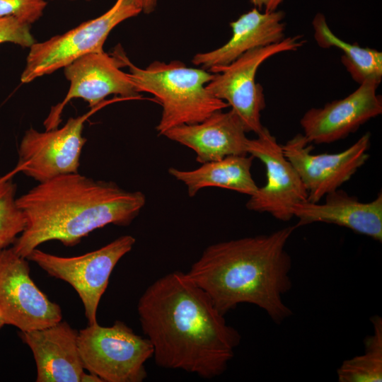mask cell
I'll return each instance as SVG.
<instances>
[{
  "label": "cell",
  "instance_id": "1",
  "mask_svg": "<svg viewBox=\"0 0 382 382\" xmlns=\"http://www.w3.org/2000/svg\"><path fill=\"white\" fill-rule=\"evenodd\" d=\"M140 325L158 366L211 379L222 374L240 345L207 293L181 271L157 279L137 303Z\"/></svg>",
  "mask_w": 382,
  "mask_h": 382
},
{
  "label": "cell",
  "instance_id": "2",
  "mask_svg": "<svg viewBox=\"0 0 382 382\" xmlns=\"http://www.w3.org/2000/svg\"><path fill=\"white\" fill-rule=\"evenodd\" d=\"M16 204L25 225L12 248L27 259L47 241L73 246L107 225L129 226L144 207L146 196L112 181L73 173L39 183L16 198Z\"/></svg>",
  "mask_w": 382,
  "mask_h": 382
},
{
  "label": "cell",
  "instance_id": "3",
  "mask_svg": "<svg viewBox=\"0 0 382 382\" xmlns=\"http://www.w3.org/2000/svg\"><path fill=\"white\" fill-rule=\"evenodd\" d=\"M296 228L212 244L186 273L221 314L250 303L280 324L293 315L283 296L292 287V261L285 247Z\"/></svg>",
  "mask_w": 382,
  "mask_h": 382
},
{
  "label": "cell",
  "instance_id": "4",
  "mask_svg": "<svg viewBox=\"0 0 382 382\" xmlns=\"http://www.w3.org/2000/svg\"><path fill=\"white\" fill-rule=\"evenodd\" d=\"M112 54L122 66L128 67L137 91L152 94L161 104V117L156 127L159 135L179 125L202 122L213 112L228 107L207 88L214 73L188 67L178 60L169 63L154 61L145 69L139 68L120 47H115Z\"/></svg>",
  "mask_w": 382,
  "mask_h": 382
},
{
  "label": "cell",
  "instance_id": "5",
  "mask_svg": "<svg viewBox=\"0 0 382 382\" xmlns=\"http://www.w3.org/2000/svg\"><path fill=\"white\" fill-rule=\"evenodd\" d=\"M78 347L84 369L103 382H141L153 357L150 341L119 320L111 326L88 324L78 332Z\"/></svg>",
  "mask_w": 382,
  "mask_h": 382
},
{
  "label": "cell",
  "instance_id": "6",
  "mask_svg": "<svg viewBox=\"0 0 382 382\" xmlns=\"http://www.w3.org/2000/svg\"><path fill=\"white\" fill-rule=\"evenodd\" d=\"M305 42L299 35L284 37L279 42L250 50L227 65L212 67L209 71L214 73V76L207 88L231 107L246 132L257 135L264 128L261 112L266 106L263 88L255 81L258 68L270 57L296 51Z\"/></svg>",
  "mask_w": 382,
  "mask_h": 382
},
{
  "label": "cell",
  "instance_id": "7",
  "mask_svg": "<svg viewBox=\"0 0 382 382\" xmlns=\"http://www.w3.org/2000/svg\"><path fill=\"white\" fill-rule=\"evenodd\" d=\"M141 11L132 0H116L101 16L86 21L68 32L35 42L26 58L21 76L22 83L64 68L91 52L103 51V45L112 30Z\"/></svg>",
  "mask_w": 382,
  "mask_h": 382
},
{
  "label": "cell",
  "instance_id": "8",
  "mask_svg": "<svg viewBox=\"0 0 382 382\" xmlns=\"http://www.w3.org/2000/svg\"><path fill=\"white\" fill-rule=\"evenodd\" d=\"M135 242L134 237L125 235L96 250L74 257L57 256L35 248L27 259L49 275L69 284L83 303L88 324H93L98 323V307L113 269Z\"/></svg>",
  "mask_w": 382,
  "mask_h": 382
},
{
  "label": "cell",
  "instance_id": "9",
  "mask_svg": "<svg viewBox=\"0 0 382 382\" xmlns=\"http://www.w3.org/2000/svg\"><path fill=\"white\" fill-rule=\"evenodd\" d=\"M0 316L5 325L27 332L62 320L60 306L52 301L30 275L28 259L13 248L0 250Z\"/></svg>",
  "mask_w": 382,
  "mask_h": 382
},
{
  "label": "cell",
  "instance_id": "10",
  "mask_svg": "<svg viewBox=\"0 0 382 382\" xmlns=\"http://www.w3.org/2000/svg\"><path fill=\"white\" fill-rule=\"evenodd\" d=\"M101 106V105H100ZM100 106L77 117L69 118L61 128L38 132L28 129L19 145L14 172L21 171L38 183L60 175L78 173L85 121Z\"/></svg>",
  "mask_w": 382,
  "mask_h": 382
},
{
  "label": "cell",
  "instance_id": "11",
  "mask_svg": "<svg viewBox=\"0 0 382 382\" xmlns=\"http://www.w3.org/2000/svg\"><path fill=\"white\" fill-rule=\"evenodd\" d=\"M371 134L366 132L345 150L335 154L311 153L313 147L303 134L281 145L308 192V200L318 202L347 182L369 158Z\"/></svg>",
  "mask_w": 382,
  "mask_h": 382
},
{
  "label": "cell",
  "instance_id": "12",
  "mask_svg": "<svg viewBox=\"0 0 382 382\" xmlns=\"http://www.w3.org/2000/svg\"><path fill=\"white\" fill-rule=\"evenodd\" d=\"M247 153L261 161L266 168L267 183L250 196L246 208L268 213L277 220L294 217V205L308 200V192L297 171L284 156L282 146L265 127L255 139H248Z\"/></svg>",
  "mask_w": 382,
  "mask_h": 382
},
{
  "label": "cell",
  "instance_id": "13",
  "mask_svg": "<svg viewBox=\"0 0 382 382\" xmlns=\"http://www.w3.org/2000/svg\"><path fill=\"white\" fill-rule=\"evenodd\" d=\"M121 67L115 57L104 51L89 53L65 66L69 88L63 101L52 108L45 120L46 130L58 127L63 109L73 98L83 99L92 108L102 105L104 99L112 94L125 99L140 98L129 74Z\"/></svg>",
  "mask_w": 382,
  "mask_h": 382
},
{
  "label": "cell",
  "instance_id": "14",
  "mask_svg": "<svg viewBox=\"0 0 382 382\" xmlns=\"http://www.w3.org/2000/svg\"><path fill=\"white\" fill-rule=\"evenodd\" d=\"M378 86L374 81H364L347 97L307 110L300 120L307 141L320 144L342 140L381 115L382 98L376 93Z\"/></svg>",
  "mask_w": 382,
  "mask_h": 382
},
{
  "label": "cell",
  "instance_id": "15",
  "mask_svg": "<svg viewBox=\"0 0 382 382\" xmlns=\"http://www.w3.org/2000/svg\"><path fill=\"white\" fill-rule=\"evenodd\" d=\"M33 352L37 382H81L84 368L78 347V332L66 321L21 332Z\"/></svg>",
  "mask_w": 382,
  "mask_h": 382
},
{
  "label": "cell",
  "instance_id": "16",
  "mask_svg": "<svg viewBox=\"0 0 382 382\" xmlns=\"http://www.w3.org/2000/svg\"><path fill=\"white\" fill-rule=\"evenodd\" d=\"M246 131L232 110H217L195 124L182 125L163 135L191 149L196 161L202 164L228 156L247 155Z\"/></svg>",
  "mask_w": 382,
  "mask_h": 382
},
{
  "label": "cell",
  "instance_id": "17",
  "mask_svg": "<svg viewBox=\"0 0 382 382\" xmlns=\"http://www.w3.org/2000/svg\"><path fill=\"white\" fill-rule=\"evenodd\" d=\"M325 197L323 203L306 201L293 206L296 228L316 222L332 224L382 242L381 192L369 202H360L340 188Z\"/></svg>",
  "mask_w": 382,
  "mask_h": 382
},
{
  "label": "cell",
  "instance_id": "18",
  "mask_svg": "<svg viewBox=\"0 0 382 382\" xmlns=\"http://www.w3.org/2000/svg\"><path fill=\"white\" fill-rule=\"evenodd\" d=\"M284 16L282 11L262 13L254 7L230 23L232 35L227 42L214 50L196 54L192 63L209 71L231 63L250 50L281 42L285 37Z\"/></svg>",
  "mask_w": 382,
  "mask_h": 382
},
{
  "label": "cell",
  "instance_id": "19",
  "mask_svg": "<svg viewBox=\"0 0 382 382\" xmlns=\"http://www.w3.org/2000/svg\"><path fill=\"white\" fill-rule=\"evenodd\" d=\"M253 159L248 154L233 155L202 163L194 170L169 168L168 171L187 187L190 197L200 190L209 187L229 189L251 196L258 189L251 174Z\"/></svg>",
  "mask_w": 382,
  "mask_h": 382
},
{
  "label": "cell",
  "instance_id": "20",
  "mask_svg": "<svg viewBox=\"0 0 382 382\" xmlns=\"http://www.w3.org/2000/svg\"><path fill=\"white\" fill-rule=\"evenodd\" d=\"M314 38L322 48L335 47L342 52L341 62L351 77L359 84L366 81L381 83L382 52L370 47H361L357 42H347L336 36L329 28L325 16L316 13L312 21Z\"/></svg>",
  "mask_w": 382,
  "mask_h": 382
},
{
  "label": "cell",
  "instance_id": "21",
  "mask_svg": "<svg viewBox=\"0 0 382 382\" xmlns=\"http://www.w3.org/2000/svg\"><path fill=\"white\" fill-rule=\"evenodd\" d=\"M373 332L364 340V352L344 361L337 370L339 382L382 381V318H370Z\"/></svg>",
  "mask_w": 382,
  "mask_h": 382
},
{
  "label": "cell",
  "instance_id": "22",
  "mask_svg": "<svg viewBox=\"0 0 382 382\" xmlns=\"http://www.w3.org/2000/svg\"><path fill=\"white\" fill-rule=\"evenodd\" d=\"M16 185L12 173L0 178V250L13 243L25 228V220L16 204Z\"/></svg>",
  "mask_w": 382,
  "mask_h": 382
},
{
  "label": "cell",
  "instance_id": "23",
  "mask_svg": "<svg viewBox=\"0 0 382 382\" xmlns=\"http://www.w3.org/2000/svg\"><path fill=\"white\" fill-rule=\"evenodd\" d=\"M46 6L44 0H0V17L13 16L30 25L41 17Z\"/></svg>",
  "mask_w": 382,
  "mask_h": 382
},
{
  "label": "cell",
  "instance_id": "24",
  "mask_svg": "<svg viewBox=\"0 0 382 382\" xmlns=\"http://www.w3.org/2000/svg\"><path fill=\"white\" fill-rule=\"evenodd\" d=\"M29 25L13 16L0 17V44L12 42L30 48L35 40Z\"/></svg>",
  "mask_w": 382,
  "mask_h": 382
},
{
  "label": "cell",
  "instance_id": "25",
  "mask_svg": "<svg viewBox=\"0 0 382 382\" xmlns=\"http://www.w3.org/2000/svg\"><path fill=\"white\" fill-rule=\"evenodd\" d=\"M284 0H250L255 8L259 10L265 9V12L277 11L278 6Z\"/></svg>",
  "mask_w": 382,
  "mask_h": 382
},
{
  "label": "cell",
  "instance_id": "26",
  "mask_svg": "<svg viewBox=\"0 0 382 382\" xmlns=\"http://www.w3.org/2000/svg\"><path fill=\"white\" fill-rule=\"evenodd\" d=\"M137 6L144 13H150L156 7L158 0H132Z\"/></svg>",
  "mask_w": 382,
  "mask_h": 382
},
{
  "label": "cell",
  "instance_id": "27",
  "mask_svg": "<svg viewBox=\"0 0 382 382\" xmlns=\"http://www.w3.org/2000/svg\"><path fill=\"white\" fill-rule=\"evenodd\" d=\"M81 382H103V381L96 374L90 372H88V374L84 372Z\"/></svg>",
  "mask_w": 382,
  "mask_h": 382
},
{
  "label": "cell",
  "instance_id": "28",
  "mask_svg": "<svg viewBox=\"0 0 382 382\" xmlns=\"http://www.w3.org/2000/svg\"><path fill=\"white\" fill-rule=\"evenodd\" d=\"M5 325V324H4L3 320L1 319V316H0V328H1L3 325Z\"/></svg>",
  "mask_w": 382,
  "mask_h": 382
}]
</instances>
